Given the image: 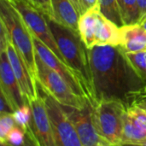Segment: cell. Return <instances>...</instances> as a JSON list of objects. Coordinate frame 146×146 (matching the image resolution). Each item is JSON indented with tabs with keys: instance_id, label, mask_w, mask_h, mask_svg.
Returning <instances> with one entry per match:
<instances>
[{
	"instance_id": "cell-1",
	"label": "cell",
	"mask_w": 146,
	"mask_h": 146,
	"mask_svg": "<svg viewBox=\"0 0 146 146\" xmlns=\"http://www.w3.org/2000/svg\"><path fill=\"white\" fill-rule=\"evenodd\" d=\"M89 57L97 103L117 100L128 104L143 94L145 82L121 45L94 46Z\"/></svg>"
},
{
	"instance_id": "cell-2",
	"label": "cell",
	"mask_w": 146,
	"mask_h": 146,
	"mask_svg": "<svg viewBox=\"0 0 146 146\" xmlns=\"http://www.w3.org/2000/svg\"><path fill=\"white\" fill-rule=\"evenodd\" d=\"M49 27L65 62L79 77L86 99L94 107L97 104L90 67L89 49L79 32L47 18Z\"/></svg>"
},
{
	"instance_id": "cell-3",
	"label": "cell",
	"mask_w": 146,
	"mask_h": 146,
	"mask_svg": "<svg viewBox=\"0 0 146 146\" xmlns=\"http://www.w3.org/2000/svg\"><path fill=\"white\" fill-rule=\"evenodd\" d=\"M79 33L88 49L121 44V27L101 13L98 3L80 15Z\"/></svg>"
},
{
	"instance_id": "cell-4",
	"label": "cell",
	"mask_w": 146,
	"mask_h": 146,
	"mask_svg": "<svg viewBox=\"0 0 146 146\" xmlns=\"http://www.w3.org/2000/svg\"><path fill=\"white\" fill-rule=\"evenodd\" d=\"M0 21L5 24L12 44L37 81L36 51L33 36L20 14L6 0H0Z\"/></svg>"
},
{
	"instance_id": "cell-5",
	"label": "cell",
	"mask_w": 146,
	"mask_h": 146,
	"mask_svg": "<svg viewBox=\"0 0 146 146\" xmlns=\"http://www.w3.org/2000/svg\"><path fill=\"white\" fill-rule=\"evenodd\" d=\"M127 104L117 100H102L92 107V116L102 141L110 146L121 145Z\"/></svg>"
},
{
	"instance_id": "cell-6",
	"label": "cell",
	"mask_w": 146,
	"mask_h": 146,
	"mask_svg": "<svg viewBox=\"0 0 146 146\" xmlns=\"http://www.w3.org/2000/svg\"><path fill=\"white\" fill-rule=\"evenodd\" d=\"M37 82L40 88L60 104L75 109H83L90 104L76 94L69 85L53 69L49 68L36 54Z\"/></svg>"
},
{
	"instance_id": "cell-7",
	"label": "cell",
	"mask_w": 146,
	"mask_h": 146,
	"mask_svg": "<svg viewBox=\"0 0 146 146\" xmlns=\"http://www.w3.org/2000/svg\"><path fill=\"white\" fill-rule=\"evenodd\" d=\"M6 1L20 14L32 34L65 62L53 33L49 27L46 17L33 7L27 0Z\"/></svg>"
},
{
	"instance_id": "cell-8",
	"label": "cell",
	"mask_w": 146,
	"mask_h": 146,
	"mask_svg": "<svg viewBox=\"0 0 146 146\" xmlns=\"http://www.w3.org/2000/svg\"><path fill=\"white\" fill-rule=\"evenodd\" d=\"M51 122L56 146H82L77 132L62 104L38 86Z\"/></svg>"
},
{
	"instance_id": "cell-9",
	"label": "cell",
	"mask_w": 146,
	"mask_h": 146,
	"mask_svg": "<svg viewBox=\"0 0 146 146\" xmlns=\"http://www.w3.org/2000/svg\"><path fill=\"white\" fill-rule=\"evenodd\" d=\"M62 107L72 121L82 146H98L104 143L96 129L92 116V106L90 104L83 109L63 105Z\"/></svg>"
},
{
	"instance_id": "cell-10",
	"label": "cell",
	"mask_w": 146,
	"mask_h": 146,
	"mask_svg": "<svg viewBox=\"0 0 146 146\" xmlns=\"http://www.w3.org/2000/svg\"><path fill=\"white\" fill-rule=\"evenodd\" d=\"M5 50L13 72L20 85L21 92L26 101L27 103H31L38 95V82L31 74L27 66L12 44L10 38L8 40Z\"/></svg>"
},
{
	"instance_id": "cell-11",
	"label": "cell",
	"mask_w": 146,
	"mask_h": 146,
	"mask_svg": "<svg viewBox=\"0 0 146 146\" xmlns=\"http://www.w3.org/2000/svg\"><path fill=\"white\" fill-rule=\"evenodd\" d=\"M32 110L30 127L40 146H56L51 122L44 100L38 88V97L29 103Z\"/></svg>"
},
{
	"instance_id": "cell-12",
	"label": "cell",
	"mask_w": 146,
	"mask_h": 146,
	"mask_svg": "<svg viewBox=\"0 0 146 146\" xmlns=\"http://www.w3.org/2000/svg\"><path fill=\"white\" fill-rule=\"evenodd\" d=\"M33 42L36 54L39 56V58L49 68L56 72L69 85V86L74 90V92L76 94L86 98L84 96L81 82L77 74L74 73V71L67 63L62 61L56 55H55L45 44H44L34 36Z\"/></svg>"
},
{
	"instance_id": "cell-13",
	"label": "cell",
	"mask_w": 146,
	"mask_h": 146,
	"mask_svg": "<svg viewBox=\"0 0 146 146\" xmlns=\"http://www.w3.org/2000/svg\"><path fill=\"white\" fill-rule=\"evenodd\" d=\"M0 92L10 102L15 110L27 103L21 92L5 50H0Z\"/></svg>"
},
{
	"instance_id": "cell-14",
	"label": "cell",
	"mask_w": 146,
	"mask_h": 146,
	"mask_svg": "<svg viewBox=\"0 0 146 146\" xmlns=\"http://www.w3.org/2000/svg\"><path fill=\"white\" fill-rule=\"evenodd\" d=\"M121 46L126 52L133 53L146 50V30L139 24L121 27Z\"/></svg>"
},
{
	"instance_id": "cell-15",
	"label": "cell",
	"mask_w": 146,
	"mask_h": 146,
	"mask_svg": "<svg viewBox=\"0 0 146 146\" xmlns=\"http://www.w3.org/2000/svg\"><path fill=\"white\" fill-rule=\"evenodd\" d=\"M54 21L79 32L80 14L70 0H51Z\"/></svg>"
},
{
	"instance_id": "cell-16",
	"label": "cell",
	"mask_w": 146,
	"mask_h": 146,
	"mask_svg": "<svg viewBox=\"0 0 146 146\" xmlns=\"http://www.w3.org/2000/svg\"><path fill=\"white\" fill-rule=\"evenodd\" d=\"M118 6L123 26L139 23L138 0H118Z\"/></svg>"
},
{
	"instance_id": "cell-17",
	"label": "cell",
	"mask_w": 146,
	"mask_h": 146,
	"mask_svg": "<svg viewBox=\"0 0 146 146\" xmlns=\"http://www.w3.org/2000/svg\"><path fill=\"white\" fill-rule=\"evenodd\" d=\"M126 113L133 122L146 132V101L138 98L127 104Z\"/></svg>"
},
{
	"instance_id": "cell-18",
	"label": "cell",
	"mask_w": 146,
	"mask_h": 146,
	"mask_svg": "<svg viewBox=\"0 0 146 146\" xmlns=\"http://www.w3.org/2000/svg\"><path fill=\"white\" fill-rule=\"evenodd\" d=\"M101 13L118 27H123L118 6V0H98Z\"/></svg>"
},
{
	"instance_id": "cell-19",
	"label": "cell",
	"mask_w": 146,
	"mask_h": 146,
	"mask_svg": "<svg viewBox=\"0 0 146 146\" xmlns=\"http://www.w3.org/2000/svg\"><path fill=\"white\" fill-rule=\"evenodd\" d=\"M126 54L136 72L146 84V50L133 53L126 52Z\"/></svg>"
},
{
	"instance_id": "cell-20",
	"label": "cell",
	"mask_w": 146,
	"mask_h": 146,
	"mask_svg": "<svg viewBox=\"0 0 146 146\" xmlns=\"http://www.w3.org/2000/svg\"><path fill=\"white\" fill-rule=\"evenodd\" d=\"M14 117L16 124L26 131L29 127L32 119V110L29 103H27L17 109L14 112Z\"/></svg>"
},
{
	"instance_id": "cell-21",
	"label": "cell",
	"mask_w": 146,
	"mask_h": 146,
	"mask_svg": "<svg viewBox=\"0 0 146 146\" xmlns=\"http://www.w3.org/2000/svg\"><path fill=\"white\" fill-rule=\"evenodd\" d=\"M25 136L26 131L16 124L9 132L5 139L0 143H4L9 146H21L25 140Z\"/></svg>"
},
{
	"instance_id": "cell-22",
	"label": "cell",
	"mask_w": 146,
	"mask_h": 146,
	"mask_svg": "<svg viewBox=\"0 0 146 146\" xmlns=\"http://www.w3.org/2000/svg\"><path fill=\"white\" fill-rule=\"evenodd\" d=\"M16 125L14 114H0V142H3L9 132Z\"/></svg>"
},
{
	"instance_id": "cell-23",
	"label": "cell",
	"mask_w": 146,
	"mask_h": 146,
	"mask_svg": "<svg viewBox=\"0 0 146 146\" xmlns=\"http://www.w3.org/2000/svg\"><path fill=\"white\" fill-rule=\"evenodd\" d=\"M38 12L49 19H54L51 0H27Z\"/></svg>"
},
{
	"instance_id": "cell-24",
	"label": "cell",
	"mask_w": 146,
	"mask_h": 146,
	"mask_svg": "<svg viewBox=\"0 0 146 146\" xmlns=\"http://www.w3.org/2000/svg\"><path fill=\"white\" fill-rule=\"evenodd\" d=\"M15 109L3 93L0 92V114H14Z\"/></svg>"
},
{
	"instance_id": "cell-25",
	"label": "cell",
	"mask_w": 146,
	"mask_h": 146,
	"mask_svg": "<svg viewBox=\"0 0 146 146\" xmlns=\"http://www.w3.org/2000/svg\"><path fill=\"white\" fill-rule=\"evenodd\" d=\"M21 146H40L38 145L32 129L31 127L29 126V127L26 130V136H25V140L23 142V144Z\"/></svg>"
},
{
	"instance_id": "cell-26",
	"label": "cell",
	"mask_w": 146,
	"mask_h": 146,
	"mask_svg": "<svg viewBox=\"0 0 146 146\" xmlns=\"http://www.w3.org/2000/svg\"><path fill=\"white\" fill-rule=\"evenodd\" d=\"M80 1V6L82 8V10H83V14L90 9L91 8L94 7L95 5H97L98 3V0H79Z\"/></svg>"
},
{
	"instance_id": "cell-27",
	"label": "cell",
	"mask_w": 146,
	"mask_h": 146,
	"mask_svg": "<svg viewBox=\"0 0 146 146\" xmlns=\"http://www.w3.org/2000/svg\"><path fill=\"white\" fill-rule=\"evenodd\" d=\"M139 8V23L146 19V0H138Z\"/></svg>"
},
{
	"instance_id": "cell-28",
	"label": "cell",
	"mask_w": 146,
	"mask_h": 146,
	"mask_svg": "<svg viewBox=\"0 0 146 146\" xmlns=\"http://www.w3.org/2000/svg\"><path fill=\"white\" fill-rule=\"evenodd\" d=\"M71 3L74 4V6L75 7V9H77L78 13L80 14V15H81L83 14V10H82V8L80 6V1L79 0H70Z\"/></svg>"
},
{
	"instance_id": "cell-29",
	"label": "cell",
	"mask_w": 146,
	"mask_h": 146,
	"mask_svg": "<svg viewBox=\"0 0 146 146\" xmlns=\"http://www.w3.org/2000/svg\"><path fill=\"white\" fill-rule=\"evenodd\" d=\"M139 24H140V25H141V26H142V27H144V28L146 30V19H145L144 21H142Z\"/></svg>"
},
{
	"instance_id": "cell-30",
	"label": "cell",
	"mask_w": 146,
	"mask_h": 146,
	"mask_svg": "<svg viewBox=\"0 0 146 146\" xmlns=\"http://www.w3.org/2000/svg\"><path fill=\"white\" fill-rule=\"evenodd\" d=\"M122 146H146V144H142V145H121Z\"/></svg>"
},
{
	"instance_id": "cell-31",
	"label": "cell",
	"mask_w": 146,
	"mask_h": 146,
	"mask_svg": "<svg viewBox=\"0 0 146 146\" xmlns=\"http://www.w3.org/2000/svg\"><path fill=\"white\" fill-rule=\"evenodd\" d=\"M139 98H143V99H145L146 101V95H141L140 97H139Z\"/></svg>"
},
{
	"instance_id": "cell-32",
	"label": "cell",
	"mask_w": 146,
	"mask_h": 146,
	"mask_svg": "<svg viewBox=\"0 0 146 146\" xmlns=\"http://www.w3.org/2000/svg\"><path fill=\"white\" fill-rule=\"evenodd\" d=\"M98 146H110V145H106V144H104V143H102V144L98 145Z\"/></svg>"
},
{
	"instance_id": "cell-33",
	"label": "cell",
	"mask_w": 146,
	"mask_h": 146,
	"mask_svg": "<svg viewBox=\"0 0 146 146\" xmlns=\"http://www.w3.org/2000/svg\"><path fill=\"white\" fill-rule=\"evenodd\" d=\"M142 95H146V84H145V90H144V92H143V94ZM140 97V96H139Z\"/></svg>"
},
{
	"instance_id": "cell-34",
	"label": "cell",
	"mask_w": 146,
	"mask_h": 146,
	"mask_svg": "<svg viewBox=\"0 0 146 146\" xmlns=\"http://www.w3.org/2000/svg\"><path fill=\"white\" fill-rule=\"evenodd\" d=\"M1 145H0V146H9L8 145H6V144H4V143H0Z\"/></svg>"
},
{
	"instance_id": "cell-35",
	"label": "cell",
	"mask_w": 146,
	"mask_h": 146,
	"mask_svg": "<svg viewBox=\"0 0 146 146\" xmlns=\"http://www.w3.org/2000/svg\"><path fill=\"white\" fill-rule=\"evenodd\" d=\"M115 146H122L121 145H115Z\"/></svg>"
}]
</instances>
